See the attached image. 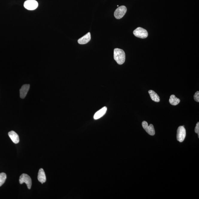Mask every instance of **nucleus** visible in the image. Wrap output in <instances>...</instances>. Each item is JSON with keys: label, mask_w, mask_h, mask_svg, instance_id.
<instances>
[{"label": "nucleus", "mask_w": 199, "mask_h": 199, "mask_svg": "<svg viewBox=\"0 0 199 199\" xmlns=\"http://www.w3.org/2000/svg\"><path fill=\"white\" fill-rule=\"evenodd\" d=\"M114 59L119 65L123 64L125 61V54L121 49L115 48L114 52Z\"/></svg>", "instance_id": "obj_1"}, {"label": "nucleus", "mask_w": 199, "mask_h": 199, "mask_svg": "<svg viewBox=\"0 0 199 199\" xmlns=\"http://www.w3.org/2000/svg\"><path fill=\"white\" fill-rule=\"evenodd\" d=\"M133 34L136 37L142 39L147 38L148 35L147 30L140 27L134 30Z\"/></svg>", "instance_id": "obj_2"}, {"label": "nucleus", "mask_w": 199, "mask_h": 199, "mask_svg": "<svg viewBox=\"0 0 199 199\" xmlns=\"http://www.w3.org/2000/svg\"><path fill=\"white\" fill-rule=\"evenodd\" d=\"M186 136V130L184 126H180L177 130V139L180 142H182L184 141Z\"/></svg>", "instance_id": "obj_3"}, {"label": "nucleus", "mask_w": 199, "mask_h": 199, "mask_svg": "<svg viewBox=\"0 0 199 199\" xmlns=\"http://www.w3.org/2000/svg\"><path fill=\"white\" fill-rule=\"evenodd\" d=\"M127 11V7L124 6H121L117 8L115 11L114 15L115 18L119 19H121L125 15Z\"/></svg>", "instance_id": "obj_4"}, {"label": "nucleus", "mask_w": 199, "mask_h": 199, "mask_svg": "<svg viewBox=\"0 0 199 199\" xmlns=\"http://www.w3.org/2000/svg\"><path fill=\"white\" fill-rule=\"evenodd\" d=\"M24 6L25 9L28 10H34L37 8L38 3L35 0H28L25 1Z\"/></svg>", "instance_id": "obj_5"}, {"label": "nucleus", "mask_w": 199, "mask_h": 199, "mask_svg": "<svg viewBox=\"0 0 199 199\" xmlns=\"http://www.w3.org/2000/svg\"><path fill=\"white\" fill-rule=\"evenodd\" d=\"M19 183L20 184L25 183L28 189H31L32 185L31 178L28 175L23 174L21 175L19 179Z\"/></svg>", "instance_id": "obj_6"}, {"label": "nucleus", "mask_w": 199, "mask_h": 199, "mask_svg": "<svg viewBox=\"0 0 199 199\" xmlns=\"http://www.w3.org/2000/svg\"><path fill=\"white\" fill-rule=\"evenodd\" d=\"M142 125L143 128L149 134L152 136H154L155 134V132L154 125L152 124L149 126L147 122L144 121L142 122Z\"/></svg>", "instance_id": "obj_7"}, {"label": "nucleus", "mask_w": 199, "mask_h": 199, "mask_svg": "<svg viewBox=\"0 0 199 199\" xmlns=\"http://www.w3.org/2000/svg\"><path fill=\"white\" fill-rule=\"evenodd\" d=\"M30 85L28 84L23 85L20 90V97L21 98H24L30 89Z\"/></svg>", "instance_id": "obj_8"}, {"label": "nucleus", "mask_w": 199, "mask_h": 199, "mask_svg": "<svg viewBox=\"0 0 199 199\" xmlns=\"http://www.w3.org/2000/svg\"><path fill=\"white\" fill-rule=\"evenodd\" d=\"M90 40L91 34L89 32L78 40V42L80 44H85L88 43Z\"/></svg>", "instance_id": "obj_9"}, {"label": "nucleus", "mask_w": 199, "mask_h": 199, "mask_svg": "<svg viewBox=\"0 0 199 199\" xmlns=\"http://www.w3.org/2000/svg\"><path fill=\"white\" fill-rule=\"evenodd\" d=\"M107 111V108L106 107H104L95 113L94 116V119H98L101 118L106 113Z\"/></svg>", "instance_id": "obj_10"}, {"label": "nucleus", "mask_w": 199, "mask_h": 199, "mask_svg": "<svg viewBox=\"0 0 199 199\" xmlns=\"http://www.w3.org/2000/svg\"><path fill=\"white\" fill-rule=\"evenodd\" d=\"M8 135L13 142L15 144H18L19 142V135L16 132L14 131L9 132Z\"/></svg>", "instance_id": "obj_11"}, {"label": "nucleus", "mask_w": 199, "mask_h": 199, "mask_svg": "<svg viewBox=\"0 0 199 199\" xmlns=\"http://www.w3.org/2000/svg\"><path fill=\"white\" fill-rule=\"evenodd\" d=\"M38 180L42 184L46 182V177L45 173L42 168H40L39 170L38 175Z\"/></svg>", "instance_id": "obj_12"}, {"label": "nucleus", "mask_w": 199, "mask_h": 199, "mask_svg": "<svg viewBox=\"0 0 199 199\" xmlns=\"http://www.w3.org/2000/svg\"><path fill=\"white\" fill-rule=\"evenodd\" d=\"M148 93L150 95L151 99L156 102H159L160 101V98L159 95L153 90H150Z\"/></svg>", "instance_id": "obj_13"}, {"label": "nucleus", "mask_w": 199, "mask_h": 199, "mask_svg": "<svg viewBox=\"0 0 199 199\" xmlns=\"http://www.w3.org/2000/svg\"><path fill=\"white\" fill-rule=\"evenodd\" d=\"M169 101L170 104L173 106H176L179 104L180 100L179 98H176L174 95H173L170 96Z\"/></svg>", "instance_id": "obj_14"}, {"label": "nucleus", "mask_w": 199, "mask_h": 199, "mask_svg": "<svg viewBox=\"0 0 199 199\" xmlns=\"http://www.w3.org/2000/svg\"><path fill=\"white\" fill-rule=\"evenodd\" d=\"M6 177H7L5 173H0V187H1L5 182Z\"/></svg>", "instance_id": "obj_15"}, {"label": "nucleus", "mask_w": 199, "mask_h": 199, "mask_svg": "<svg viewBox=\"0 0 199 199\" xmlns=\"http://www.w3.org/2000/svg\"><path fill=\"white\" fill-rule=\"evenodd\" d=\"M194 99L195 100V101L199 102V92L197 91L195 93V94L194 95Z\"/></svg>", "instance_id": "obj_16"}, {"label": "nucleus", "mask_w": 199, "mask_h": 199, "mask_svg": "<svg viewBox=\"0 0 199 199\" xmlns=\"http://www.w3.org/2000/svg\"><path fill=\"white\" fill-rule=\"evenodd\" d=\"M195 131L196 133H197L198 135V137L199 138V122H197L196 126L195 129Z\"/></svg>", "instance_id": "obj_17"}]
</instances>
